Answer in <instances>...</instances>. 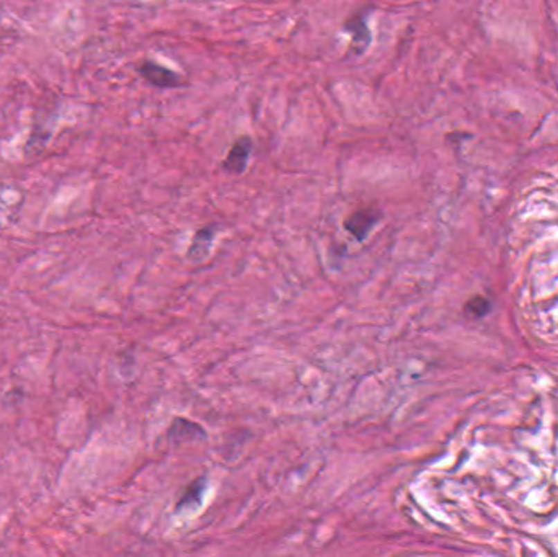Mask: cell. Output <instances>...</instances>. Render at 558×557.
I'll return each mask as SVG.
<instances>
[{
	"label": "cell",
	"instance_id": "6da1fadb",
	"mask_svg": "<svg viewBox=\"0 0 558 557\" xmlns=\"http://www.w3.org/2000/svg\"><path fill=\"white\" fill-rule=\"evenodd\" d=\"M137 72H139L149 84L159 87V89H173V87L183 84L181 77L178 76L177 72L167 69L165 66H160V64L152 61H144L143 64H139Z\"/></svg>",
	"mask_w": 558,
	"mask_h": 557
},
{
	"label": "cell",
	"instance_id": "7a4b0ae2",
	"mask_svg": "<svg viewBox=\"0 0 558 557\" xmlns=\"http://www.w3.org/2000/svg\"><path fill=\"white\" fill-rule=\"evenodd\" d=\"M381 221V213L374 208H364L351 214L345 221V229L350 232L354 239L363 242L374 226Z\"/></svg>",
	"mask_w": 558,
	"mask_h": 557
},
{
	"label": "cell",
	"instance_id": "3957f363",
	"mask_svg": "<svg viewBox=\"0 0 558 557\" xmlns=\"http://www.w3.org/2000/svg\"><path fill=\"white\" fill-rule=\"evenodd\" d=\"M343 30L351 36L350 49L354 54H363L370 44V31L366 24V18L361 12L353 13L343 25Z\"/></svg>",
	"mask_w": 558,
	"mask_h": 557
},
{
	"label": "cell",
	"instance_id": "277c9868",
	"mask_svg": "<svg viewBox=\"0 0 558 557\" xmlns=\"http://www.w3.org/2000/svg\"><path fill=\"white\" fill-rule=\"evenodd\" d=\"M251 149H253V143H251V139L249 138V136H242V138L237 139L235 143L232 144L226 161H224V163H222L224 170H227L228 173H235V175L245 172L246 163H249V159L251 154Z\"/></svg>",
	"mask_w": 558,
	"mask_h": 557
},
{
	"label": "cell",
	"instance_id": "5b68a950",
	"mask_svg": "<svg viewBox=\"0 0 558 557\" xmlns=\"http://www.w3.org/2000/svg\"><path fill=\"white\" fill-rule=\"evenodd\" d=\"M168 436H170L172 440L177 443L199 441L206 438V432L203 427L198 425V423L191 422V420L178 417L172 422L170 430H168Z\"/></svg>",
	"mask_w": 558,
	"mask_h": 557
},
{
	"label": "cell",
	"instance_id": "8992f818",
	"mask_svg": "<svg viewBox=\"0 0 558 557\" xmlns=\"http://www.w3.org/2000/svg\"><path fill=\"white\" fill-rule=\"evenodd\" d=\"M204 492H206V479L198 477L196 481L190 484L188 488H186L185 495H183L180 502H178L177 510L178 511L193 510V509H196V506H199L201 502H203Z\"/></svg>",
	"mask_w": 558,
	"mask_h": 557
},
{
	"label": "cell",
	"instance_id": "52a82bcc",
	"mask_svg": "<svg viewBox=\"0 0 558 557\" xmlns=\"http://www.w3.org/2000/svg\"><path fill=\"white\" fill-rule=\"evenodd\" d=\"M213 237H214V226H209V227H204V229H199L198 234L195 236L193 245H191V249H190V255L195 254L199 247L203 250L208 249L209 245H211Z\"/></svg>",
	"mask_w": 558,
	"mask_h": 557
},
{
	"label": "cell",
	"instance_id": "ba28073f",
	"mask_svg": "<svg viewBox=\"0 0 558 557\" xmlns=\"http://www.w3.org/2000/svg\"><path fill=\"white\" fill-rule=\"evenodd\" d=\"M477 304H478V306H475L474 301H470V303L467 304V312H475V314H477V316H483V314L487 312V309H483L485 299L477 298Z\"/></svg>",
	"mask_w": 558,
	"mask_h": 557
}]
</instances>
